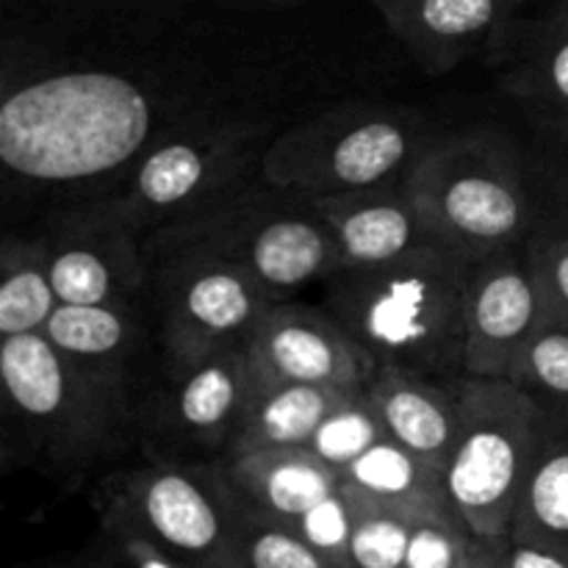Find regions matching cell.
<instances>
[{"instance_id": "6da1fadb", "label": "cell", "mask_w": 568, "mask_h": 568, "mask_svg": "<svg viewBox=\"0 0 568 568\" xmlns=\"http://www.w3.org/2000/svg\"><path fill=\"white\" fill-rule=\"evenodd\" d=\"M153 139V103L131 78L72 70L39 78L0 105V159L39 183H78L133 164Z\"/></svg>"}, {"instance_id": "7a4b0ae2", "label": "cell", "mask_w": 568, "mask_h": 568, "mask_svg": "<svg viewBox=\"0 0 568 568\" xmlns=\"http://www.w3.org/2000/svg\"><path fill=\"white\" fill-rule=\"evenodd\" d=\"M471 261L447 247L410 253L369 270H338L322 305L377 366L464 377L466 288Z\"/></svg>"}, {"instance_id": "3957f363", "label": "cell", "mask_w": 568, "mask_h": 568, "mask_svg": "<svg viewBox=\"0 0 568 568\" xmlns=\"http://www.w3.org/2000/svg\"><path fill=\"white\" fill-rule=\"evenodd\" d=\"M0 377L14 422L44 469L75 480L120 447L125 383L83 369L44 333L0 338Z\"/></svg>"}, {"instance_id": "277c9868", "label": "cell", "mask_w": 568, "mask_h": 568, "mask_svg": "<svg viewBox=\"0 0 568 568\" xmlns=\"http://www.w3.org/2000/svg\"><path fill=\"white\" fill-rule=\"evenodd\" d=\"M197 250L258 281L275 300L322 286L342 270L336 239L314 203L270 186L239 189L205 214L144 239V253Z\"/></svg>"}, {"instance_id": "5b68a950", "label": "cell", "mask_w": 568, "mask_h": 568, "mask_svg": "<svg viewBox=\"0 0 568 568\" xmlns=\"http://www.w3.org/2000/svg\"><path fill=\"white\" fill-rule=\"evenodd\" d=\"M405 192L438 242L469 261L536 236V203L514 148L494 133L430 144L405 175Z\"/></svg>"}, {"instance_id": "8992f818", "label": "cell", "mask_w": 568, "mask_h": 568, "mask_svg": "<svg viewBox=\"0 0 568 568\" xmlns=\"http://www.w3.org/2000/svg\"><path fill=\"white\" fill-rule=\"evenodd\" d=\"M458 436L444 466L447 499L477 538L510 536L549 410L497 377H458Z\"/></svg>"}, {"instance_id": "52a82bcc", "label": "cell", "mask_w": 568, "mask_h": 568, "mask_svg": "<svg viewBox=\"0 0 568 568\" xmlns=\"http://www.w3.org/2000/svg\"><path fill=\"white\" fill-rule=\"evenodd\" d=\"M92 508L103 530L131 532L194 568H242L239 499L222 464L150 458L105 475Z\"/></svg>"}, {"instance_id": "ba28073f", "label": "cell", "mask_w": 568, "mask_h": 568, "mask_svg": "<svg viewBox=\"0 0 568 568\" xmlns=\"http://www.w3.org/2000/svg\"><path fill=\"white\" fill-rule=\"evenodd\" d=\"M430 148L419 116L386 105H344L281 133L261 153V181L305 200L405 181Z\"/></svg>"}, {"instance_id": "9c48e42d", "label": "cell", "mask_w": 568, "mask_h": 568, "mask_svg": "<svg viewBox=\"0 0 568 568\" xmlns=\"http://www.w3.org/2000/svg\"><path fill=\"white\" fill-rule=\"evenodd\" d=\"M172 366L225 349H247L266 311L281 300L227 261L197 250L148 255Z\"/></svg>"}, {"instance_id": "30bf717a", "label": "cell", "mask_w": 568, "mask_h": 568, "mask_svg": "<svg viewBox=\"0 0 568 568\" xmlns=\"http://www.w3.org/2000/svg\"><path fill=\"white\" fill-rule=\"evenodd\" d=\"M250 128H200L153 144L136 159L120 209L142 239L205 214L242 186Z\"/></svg>"}, {"instance_id": "8fae6325", "label": "cell", "mask_w": 568, "mask_h": 568, "mask_svg": "<svg viewBox=\"0 0 568 568\" xmlns=\"http://www.w3.org/2000/svg\"><path fill=\"white\" fill-rule=\"evenodd\" d=\"M44 242L55 297L64 305H133L150 281L142 233L116 200L70 214Z\"/></svg>"}, {"instance_id": "7c38bea8", "label": "cell", "mask_w": 568, "mask_h": 568, "mask_svg": "<svg viewBox=\"0 0 568 568\" xmlns=\"http://www.w3.org/2000/svg\"><path fill=\"white\" fill-rule=\"evenodd\" d=\"M547 311L527 244L471 261L464 375L510 381L521 349Z\"/></svg>"}, {"instance_id": "4fadbf2b", "label": "cell", "mask_w": 568, "mask_h": 568, "mask_svg": "<svg viewBox=\"0 0 568 568\" xmlns=\"http://www.w3.org/2000/svg\"><path fill=\"white\" fill-rule=\"evenodd\" d=\"M255 381L366 388L377 364L327 308L272 305L247 344Z\"/></svg>"}, {"instance_id": "5bb4252c", "label": "cell", "mask_w": 568, "mask_h": 568, "mask_svg": "<svg viewBox=\"0 0 568 568\" xmlns=\"http://www.w3.org/2000/svg\"><path fill=\"white\" fill-rule=\"evenodd\" d=\"M394 37L430 75L505 48L530 0H372Z\"/></svg>"}, {"instance_id": "9a60e30c", "label": "cell", "mask_w": 568, "mask_h": 568, "mask_svg": "<svg viewBox=\"0 0 568 568\" xmlns=\"http://www.w3.org/2000/svg\"><path fill=\"white\" fill-rule=\"evenodd\" d=\"M255 375L247 349H225L189 366H175V381L161 403L155 422L161 436L181 453H231Z\"/></svg>"}, {"instance_id": "2e32d148", "label": "cell", "mask_w": 568, "mask_h": 568, "mask_svg": "<svg viewBox=\"0 0 568 568\" xmlns=\"http://www.w3.org/2000/svg\"><path fill=\"white\" fill-rule=\"evenodd\" d=\"M336 239L342 270H369L444 247L405 192V181L311 200Z\"/></svg>"}, {"instance_id": "e0dca14e", "label": "cell", "mask_w": 568, "mask_h": 568, "mask_svg": "<svg viewBox=\"0 0 568 568\" xmlns=\"http://www.w3.org/2000/svg\"><path fill=\"white\" fill-rule=\"evenodd\" d=\"M458 377L422 375L403 366H377L366 383L388 436L444 469L458 436Z\"/></svg>"}, {"instance_id": "ac0fdd59", "label": "cell", "mask_w": 568, "mask_h": 568, "mask_svg": "<svg viewBox=\"0 0 568 568\" xmlns=\"http://www.w3.org/2000/svg\"><path fill=\"white\" fill-rule=\"evenodd\" d=\"M220 464L239 503L286 525L342 486V475L308 447L253 449Z\"/></svg>"}, {"instance_id": "d6986e66", "label": "cell", "mask_w": 568, "mask_h": 568, "mask_svg": "<svg viewBox=\"0 0 568 568\" xmlns=\"http://www.w3.org/2000/svg\"><path fill=\"white\" fill-rule=\"evenodd\" d=\"M503 53L510 89L541 114L555 142H568V3L521 17Z\"/></svg>"}, {"instance_id": "ffe728a7", "label": "cell", "mask_w": 568, "mask_h": 568, "mask_svg": "<svg viewBox=\"0 0 568 568\" xmlns=\"http://www.w3.org/2000/svg\"><path fill=\"white\" fill-rule=\"evenodd\" d=\"M353 392L361 388L255 381L227 458L253 449L308 447L322 419Z\"/></svg>"}, {"instance_id": "44dd1931", "label": "cell", "mask_w": 568, "mask_h": 568, "mask_svg": "<svg viewBox=\"0 0 568 568\" xmlns=\"http://www.w3.org/2000/svg\"><path fill=\"white\" fill-rule=\"evenodd\" d=\"M42 333L83 369L125 383L128 364L142 347L144 325L133 305L59 303Z\"/></svg>"}, {"instance_id": "7402d4cb", "label": "cell", "mask_w": 568, "mask_h": 568, "mask_svg": "<svg viewBox=\"0 0 568 568\" xmlns=\"http://www.w3.org/2000/svg\"><path fill=\"white\" fill-rule=\"evenodd\" d=\"M342 488L383 508L403 510L414 519L449 508L442 466L392 436L377 442L342 471Z\"/></svg>"}, {"instance_id": "603a6c76", "label": "cell", "mask_w": 568, "mask_h": 568, "mask_svg": "<svg viewBox=\"0 0 568 568\" xmlns=\"http://www.w3.org/2000/svg\"><path fill=\"white\" fill-rule=\"evenodd\" d=\"M510 538L568 560V410L549 414L547 436L521 494Z\"/></svg>"}, {"instance_id": "cb8c5ba5", "label": "cell", "mask_w": 568, "mask_h": 568, "mask_svg": "<svg viewBox=\"0 0 568 568\" xmlns=\"http://www.w3.org/2000/svg\"><path fill=\"white\" fill-rule=\"evenodd\" d=\"M59 308L44 239H6L0 253V336L42 333Z\"/></svg>"}, {"instance_id": "d4e9b609", "label": "cell", "mask_w": 568, "mask_h": 568, "mask_svg": "<svg viewBox=\"0 0 568 568\" xmlns=\"http://www.w3.org/2000/svg\"><path fill=\"white\" fill-rule=\"evenodd\" d=\"M510 383L525 388L549 414L568 410V322L547 311L521 349Z\"/></svg>"}, {"instance_id": "484cf974", "label": "cell", "mask_w": 568, "mask_h": 568, "mask_svg": "<svg viewBox=\"0 0 568 568\" xmlns=\"http://www.w3.org/2000/svg\"><path fill=\"white\" fill-rule=\"evenodd\" d=\"M383 438H388L386 425L372 405L366 388H361V392H353L347 399H342L322 419V425L311 436L308 449L342 475L349 464H355L361 455L369 453Z\"/></svg>"}, {"instance_id": "4316f807", "label": "cell", "mask_w": 568, "mask_h": 568, "mask_svg": "<svg viewBox=\"0 0 568 568\" xmlns=\"http://www.w3.org/2000/svg\"><path fill=\"white\" fill-rule=\"evenodd\" d=\"M236 541L242 568H331L292 525L258 514L242 503Z\"/></svg>"}, {"instance_id": "83f0119b", "label": "cell", "mask_w": 568, "mask_h": 568, "mask_svg": "<svg viewBox=\"0 0 568 568\" xmlns=\"http://www.w3.org/2000/svg\"><path fill=\"white\" fill-rule=\"evenodd\" d=\"M355 508L349 568H405L414 516L361 499L347 491Z\"/></svg>"}, {"instance_id": "f1b7e54d", "label": "cell", "mask_w": 568, "mask_h": 568, "mask_svg": "<svg viewBox=\"0 0 568 568\" xmlns=\"http://www.w3.org/2000/svg\"><path fill=\"white\" fill-rule=\"evenodd\" d=\"M480 541L453 505L433 510L414 519L405 568H469Z\"/></svg>"}, {"instance_id": "f546056e", "label": "cell", "mask_w": 568, "mask_h": 568, "mask_svg": "<svg viewBox=\"0 0 568 568\" xmlns=\"http://www.w3.org/2000/svg\"><path fill=\"white\" fill-rule=\"evenodd\" d=\"M294 530L303 536V541L320 555L331 568H349V541L355 530V508L342 486L305 510L297 521H292Z\"/></svg>"}, {"instance_id": "4dcf8cb0", "label": "cell", "mask_w": 568, "mask_h": 568, "mask_svg": "<svg viewBox=\"0 0 568 568\" xmlns=\"http://www.w3.org/2000/svg\"><path fill=\"white\" fill-rule=\"evenodd\" d=\"M67 564L70 568H194L144 538L131 536V532L103 530V527H100L98 544L83 555L67 558Z\"/></svg>"}, {"instance_id": "1f68e13d", "label": "cell", "mask_w": 568, "mask_h": 568, "mask_svg": "<svg viewBox=\"0 0 568 568\" xmlns=\"http://www.w3.org/2000/svg\"><path fill=\"white\" fill-rule=\"evenodd\" d=\"M527 253L549 311L568 322V225L536 233L527 242Z\"/></svg>"}, {"instance_id": "d6a6232c", "label": "cell", "mask_w": 568, "mask_h": 568, "mask_svg": "<svg viewBox=\"0 0 568 568\" xmlns=\"http://www.w3.org/2000/svg\"><path fill=\"white\" fill-rule=\"evenodd\" d=\"M499 566L503 568H568V560L549 549L532 547V544L516 541L505 536L499 538Z\"/></svg>"}, {"instance_id": "836d02e7", "label": "cell", "mask_w": 568, "mask_h": 568, "mask_svg": "<svg viewBox=\"0 0 568 568\" xmlns=\"http://www.w3.org/2000/svg\"><path fill=\"white\" fill-rule=\"evenodd\" d=\"M552 178L555 186H558L560 203H564L568 211V142H558V166H555Z\"/></svg>"}, {"instance_id": "e575fe53", "label": "cell", "mask_w": 568, "mask_h": 568, "mask_svg": "<svg viewBox=\"0 0 568 568\" xmlns=\"http://www.w3.org/2000/svg\"><path fill=\"white\" fill-rule=\"evenodd\" d=\"M469 568H503L499 566V538H483Z\"/></svg>"}, {"instance_id": "d590c367", "label": "cell", "mask_w": 568, "mask_h": 568, "mask_svg": "<svg viewBox=\"0 0 568 568\" xmlns=\"http://www.w3.org/2000/svg\"><path fill=\"white\" fill-rule=\"evenodd\" d=\"M216 3L236 6V9H286V6L300 3V0H216Z\"/></svg>"}, {"instance_id": "8d00e7d4", "label": "cell", "mask_w": 568, "mask_h": 568, "mask_svg": "<svg viewBox=\"0 0 568 568\" xmlns=\"http://www.w3.org/2000/svg\"><path fill=\"white\" fill-rule=\"evenodd\" d=\"M568 3V0H530V6H538V9H547V6H560Z\"/></svg>"}, {"instance_id": "74e56055", "label": "cell", "mask_w": 568, "mask_h": 568, "mask_svg": "<svg viewBox=\"0 0 568 568\" xmlns=\"http://www.w3.org/2000/svg\"><path fill=\"white\" fill-rule=\"evenodd\" d=\"M53 568H70V564H67V560H64V564H59V566H53Z\"/></svg>"}]
</instances>
